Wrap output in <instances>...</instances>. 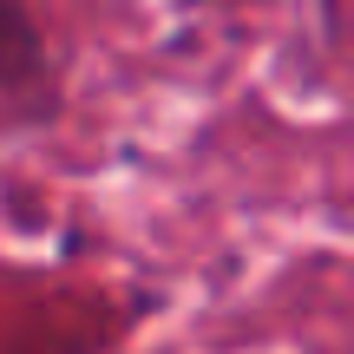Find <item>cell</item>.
<instances>
[{"mask_svg":"<svg viewBox=\"0 0 354 354\" xmlns=\"http://www.w3.org/2000/svg\"><path fill=\"white\" fill-rule=\"evenodd\" d=\"M66 105L59 59L33 0H0V125H53Z\"/></svg>","mask_w":354,"mask_h":354,"instance_id":"cell-1","label":"cell"},{"mask_svg":"<svg viewBox=\"0 0 354 354\" xmlns=\"http://www.w3.org/2000/svg\"><path fill=\"white\" fill-rule=\"evenodd\" d=\"M171 7H203V0H171Z\"/></svg>","mask_w":354,"mask_h":354,"instance_id":"cell-2","label":"cell"}]
</instances>
